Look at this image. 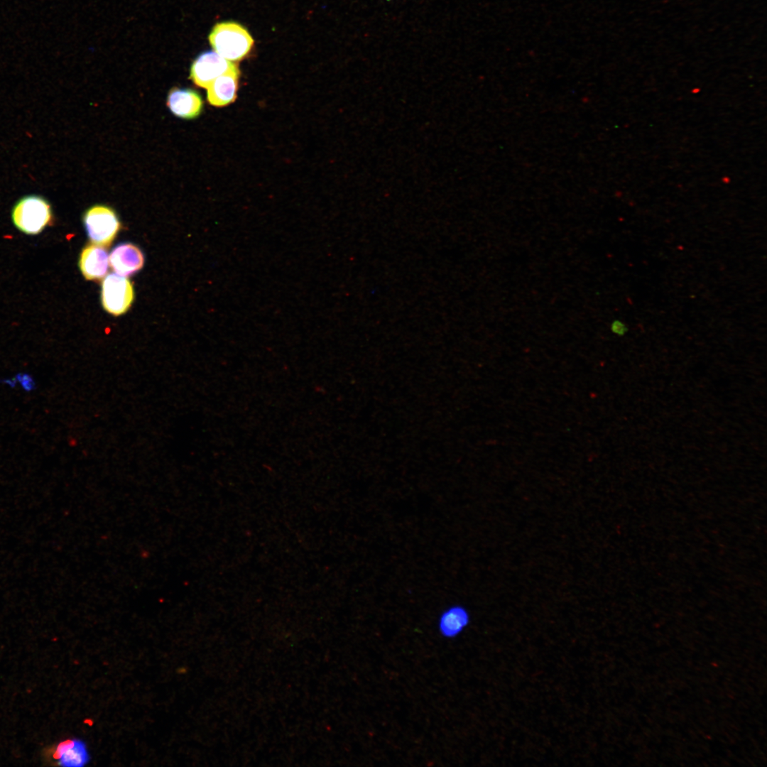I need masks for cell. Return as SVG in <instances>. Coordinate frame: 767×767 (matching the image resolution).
Segmentation results:
<instances>
[{
    "label": "cell",
    "mask_w": 767,
    "mask_h": 767,
    "mask_svg": "<svg viewBox=\"0 0 767 767\" xmlns=\"http://www.w3.org/2000/svg\"><path fill=\"white\" fill-rule=\"evenodd\" d=\"M14 226L28 235L41 233L53 222V212L49 201L41 195H29L20 198L11 210Z\"/></svg>",
    "instance_id": "6da1fadb"
},
{
    "label": "cell",
    "mask_w": 767,
    "mask_h": 767,
    "mask_svg": "<svg viewBox=\"0 0 767 767\" xmlns=\"http://www.w3.org/2000/svg\"><path fill=\"white\" fill-rule=\"evenodd\" d=\"M214 50L229 61H238L250 52L254 40L249 31L235 22L216 24L209 35Z\"/></svg>",
    "instance_id": "7a4b0ae2"
},
{
    "label": "cell",
    "mask_w": 767,
    "mask_h": 767,
    "mask_svg": "<svg viewBox=\"0 0 767 767\" xmlns=\"http://www.w3.org/2000/svg\"><path fill=\"white\" fill-rule=\"evenodd\" d=\"M83 222L91 241L104 248L111 244L120 228L115 212L105 205H94L88 209Z\"/></svg>",
    "instance_id": "3957f363"
},
{
    "label": "cell",
    "mask_w": 767,
    "mask_h": 767,
    "mask_svg": "<svg viewBox=\"0 0 767 767\" xmlns=\"http://www.w3.org/2000/svg\"><path fill=\"white\" fill-rule=\"evenodd\" d=\"M134 298L133 286L126 277L107 275L102 285V303L109 313L117 316L126 312Z\"/></svg>",
    "instance_id": "277c9868"
},
{
    "label": "cell",
    "mask_w": 767,
    "mask_h": 767,
    "mask_svg": "<svg viewBox=\"0 0 767 767\" xmlns=\"http://www.w3.org/2000/svg\"><path fill=\"white\" fill-rule=\"evenodd\" d=\"M234 62L216 52L207 51L200 54L192 62L190 77L197 86L207 88L218 77L224 74Z\"/></svg>",
    "instance_id": "5b68a950"
},
{
    "label": "cell",
    "mask_w": 767,
    "mask_h": 767,
    "mask_svg": "<svg viewBox=\"0 0 767 767\" xmlns=\"http://www.w3.org/2000/svg\"><path fill=\"white\" fill-rule=\"evenodd\" d=\"M239 73L237 64L234 63L224 74L209 85L207 88V100L210 104L223 107L235 100Z\"/></svg>",
    "instance_id": "8992f818"
},
{
    "label": "cell",
    "mask_w": 767,
    "mask_h": 767,
    "mask_svg": "<svg viewBox=\"0 0 767 767\" xmlns=\"http://www.w3.org/2000/svg\"><path fill=\"white\" fill-rule=\"evenodd\" d=\"M167 106L174 115L185 119H192L200 115L203 102L196 91L174 87L168 94Z\"/></svg>",
    "instance_id": "52a82bcc"
},
{
    "label": "cell",
    "mask_w": 767,
    "mask_h": 767,
    "mask_svg": "<svg viewBox=\"0 0 767 767\" xmlns=\"http://www.w3.org/2000/svg\"><path fill=\"white\" fill-rule=\"evenodd\" d=\"M109 259L115 273L124 277L139 271L144 263V257L140 249L130 243L116 246Z\"/></svg>",
    "instance_id": "ba28073f"
},
{
    "label": "cell",
    "mask_w": 767,
    "mask_h": 767,
    "mask_svg": "<svg viewBox=\"0 0 767 767\" xmlns=\"http://www.w3.org/2000/svg\"><path fill=\"white\" fill-rule=\"evenodd\" d=\"M109 261L104 247L89 244L86 246L80 254L79 267L86 279H100L104 278L107 272Z\"/></svg>",
    "instance_id": "9c48e42d"
},
{
    "label": "cell",
    "mask_w": 767,
    "mask_h": 767,
    "mask_svg": "<svg viewBox=\"0 0 767 767\" xmlns=\"http://www.w3.org/2000/svg\"><path fill=\"white\" fill-rule=\"evenodd\" d=\"M469 622L468 610L462 605L454 604L446 608L439 616L437 630L442 637L452 639L459 636Z\"/></svg>",
    "instance_id": "30bf717a"
},
{
    "label": "cell",
    "mask_w": 767,
    "mask_h": 767,
    "mask_svg": "<svg viewBox=\"0 0 767 767\" xmlns=\"http://www.w3.org/2000/svg\"><path fill=\"white\" fill-rule=\"evenodd\" d=\"M54 756L59 765L67 767L83 766L89 760L86 745L78 739H68L59 744Z\"/></svg>",
    "instance_id": "8fae6325"
},
{
    "label": "cell",
    "mask_w": 767,
    "mask_h": 767,
    "mask_svg": "<svg viewBox=\"0 0 767 767\" xmlns=\"http://www.w3.org/2000/svg\"><path fill=\"white\" fill-rule=\"evenodd\" d=\"M611 330L616 335L623 336L628 331V328L625 323L619 320H615L611 324Z\"/></svg>",
    "instance_id": "7c38bea8"
}]
</instances>
